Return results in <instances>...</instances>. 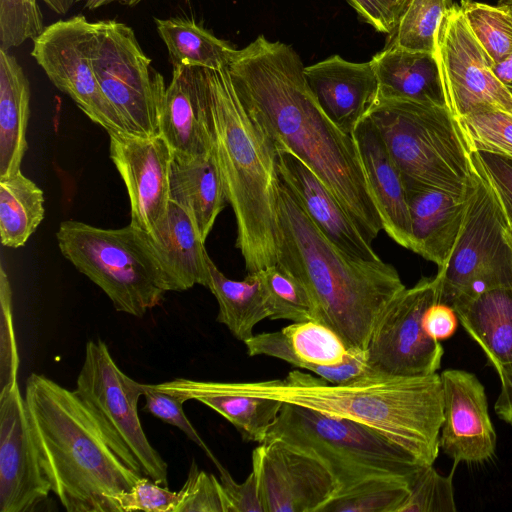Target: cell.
I'll return each mask as SVG.
<instances>
[{"label":"cell","instance_id":"42","mask_svg":"<svg viewBox=\"0 0 512 512\" xmlns=\"http://www.w3.org/2000/svg\"><path fill=\"white\" fill-rule=\"evenodd\" d=\"M145 405L143 410L150 413L156 418L177 427L180 429L190 440L197 444L211 459L214 465L218 468L221 463L217 460L205 442L202 440L197 430L186 417L183 411V399L152 387L151 384H145Z\"/></svg>","mask_w":512,"mask_h":512},{"label":"cell","instance_id":"46","mask_svg":"<svg viewBox=\"0 0 512 512\" xmlns=\"http://www.w3.org/2000/svg\"><path fill=\"white\" fill-rule=\"evenodd\" d=\"M220 483L228 504V512H264L256 474L251 471L242 483H237L221 465Z\"/></svg>","mask_w":512,"mask_h":512},{"label":"cell","instance_id":"28","mask_svg":"<svg viewBox=\"0 0 512 512\" xmlns=\"http://www.w3.org/2000/svg\"><path fill=\"white\" fill-rule=\"evenodd\" d=\"M451 307L498 374L512 366V286L456 301Z\"/></svg>","mask_w":512,"mask_h":512},{"label":"cell","instance_id":"11","mask_svg":"<svg viewBox=\"0 0 512 512\" xmlns=\"http://www.w3.org/2000/svg\"><path fill=\"white\" fill-rule=\"evenodd\" d=\"M75 392L93 412L128 464L162 486L168 465L150 444L139 419L138 401L145 384L126 375L101 339L89 340Z\"/></svg>","mask_w":512,"mask_h":512},{"label":"cell","instance_id":"47","mask_svg":"<svg viewBox=\"0 0 512 512\" xmlns=\"http://www.w3.org/2000/svg\"><path fill=\"white\" fill-rule=\"evenodd\" d=\"M408 0H347L380 33L394 32Z\"/></svg>","mask_w":512,"mask_h":512},{"label":"cell","instance_id":"56","mask_svg":"<svg viewBox=\"0 0 512 512\" xmlns=\"http://www.w3.org/2000/svg\"><path fill=\"white\" fill-rule=\"evenodd\" d=\"M506 87L508 88L509 92L512 94V83L506 85Z\"/></svg>","mask_w":512,"mask_h":512},{"label":"cell","instance_id":"41","mask_svg":"<svg viewBox=\"0 0 512 512\" xmlns=\"http://www.w3.org/2000/svg\"><path fill=\"white\" fill-rule=\"evenodd\" d=\"M179 492L175 512H228L220 480L199 469L193 460Z\"/></svg>","mask_w":512,"mask_h":512},{"label":"cell","instance_id":"50","mask_svg":"<svg viewBox=\"0 0 512 512\" xmlns=\"http://www.w3.org/2000/svg\"><path fill=\"white\" fill-rule=\"evenodd\" d=\"M492 71L497 79L505 86L512 83V53L494 63Z\"/></svg>","mask_w":512,"mask_h":512},{"label":"cell","instance_id":"24","mask_svg":"<svg viewBox=\"0 0 512 512\" xmlns=\"http://www.w3.org/2000/svg\"><path fill=\"white\" fill-rule=\"evenodd\" d=\"M412 225L411 250L442 268L458 238L465 196L413 183L405 184Z\"/></svg>","mask_w":512,"mask_h":512},{"label":"cell","instance_id":"45","mask_svg":"<svg viewBox=\"0 0 512 512\" xmlns=\"http://www.w3.org/2000/svg\"><path fill=\"white\" fill-rule=\"evenodd\" d=\"M0 303H1V387L18 378L19 354L12 315V291L7 272L0 266Z\"/></svg>","mask_w":512,"mask_h":512},{"label":"cell","instance_id":"39","mask_svg":"<svg viewBox=\"0 0 512 512\" xmlns=\"http://www.w3.org/2000/svg\"><path fill=\"white\" fill-rule=\"evenodd\" d=\"M440 475L433 465L418 467L409 478V496L399 512H455L453 474Z\"/></svg>","mask_w":512,"mask_h":512},{"label":"cell","instance_id":"3","mask_svg":"<svg viewBox=\"0 0 512 512\" xmlns=\"http://www.w3.org/2000/svg\"><path fill=\"white\" fill-rule=\"evenodd\" d=\"M24 398L42 472L68 512H121L118 496L144 474L126 461L79 395L32 373Z\"/></svg>","mask_w":512,"mask_h":512},{"label":"cell","instance_id":"7","mask_svg":"<svg viewBox=\"0 0 512 512\" xmlns=\"http://www.w3.org/2000/svg\"><path fill=\"white\" fill-rule=\"evenodd\" d=\"M367 116L405 184L464 195L471 171L470 152L447 106L378 96Z\"/></svg>","mask_w":512,"mask_h":512},{"label":"cell","instance_id":"26","mask_svg":"<svg viewBox=\"0 0 512 512\" xmlns=\"http://www.w3.org/2000/svg\"><path fill=\"white\" fill-rule=\"evenodd\" d=\"M169 200L187 211L206 241L228 202L213 149L203 155L172 150Z\"/></svg>","mask_w":512,"mask_h":512},{"label":"cell","instance_id":"12","mask_svg":"<svg viewBox=\"0 0 512 512\" xmlns=\"http://www.w3.org/2000/svg\"><path fill=\"white\" fill-rule=\"evenodd\" d=\"M439 300L436 277L405 288L376 323L366 348L368 367L392 376L423 377L439 369L443 347L423 329L427 308Z\"/></svg>","mask_w":512,"mask_h":512},{"label":"cell","instance_id":"36","mask_svg":"<svg viewBox=\"0 0 512 512\" xmlns=\"http://www.w3.org/2000/svg\"><path fill=\"white\" fill-rule=\"evenodd\" d=\"M469 152H488L512 159V115L480 106L455 118Z\"/></svg>","mask_w":512,"mask_h":512},{"label":"cell","instance_id":"32","mask_svg":"<svg viewBox=\"0 0 512 512\" xmlns=\"http://www.w3.org/2000/svg\"><path fill=\"white\" fill-rule=\"evenodd\" d=\"M173 66L221 70L238 50L188 17L154 18Z\"/></svg>","mask_w":512,"mask_h":512},{"label":"cell","instance_id":"15","mask_svg":"<svg viewBox=\"0 0 512 512\" xmlns=\"http://www.w3.org/2000/svg\"><path fill=\"white\" fill-rule=\"evenodd\" d=\"M264 512H320L338 484L318 459L279 439H268L252 452Z\"/></svg>","mask_w":512,"mask_h":512},{"label":"cell","instance_id":"44","mask_svg":"<svg viewBox=\"0 0 512 512\" xmlns=\"http://www.w3.org/2000/svg\"><path fill=\"white\" fill-rule=\"evenodd\" d=\"M178 501V491H170L145 475L118 496L121 512H175Z\"/></svg>","mask_w":512,"mask_h":512},{"label":"cell","instance_id":"40","mask_svg":"<svg viewBox=\"0 0 512 512\" xmlns=\"http://www.w3.org/2000/svg\"><path fill=\"white\" fill-rule=\"evenodd\" d=\"M37 0H0V49L8 51L44 31Z\"/></svg>","mask_w":512,"mask_h":512},{"label":"cell","instance_id":"21","mask_svg":"<svg viewBox=\"0 0 512 512\" xmlns=\"http://www.w3.org/2000/svg\"><path fill=\"white\" fill-rule=\"evenodd\" d=\"M304 74L324 113L350 135L378 98V80L370 61L350 62L332 55L306 66Z\"/></svg>","mask_w":512,"mask_h":512},{"label":"cell","instance_id":"18","mask_svg":"<svg viewBox=\"0 0 512 512\" xmlns=\"http://www.w3.org/2000/svg\"><path fill=\"white\" fill-rule=\"evenodd\" d=\"M244 344L249 356L275 357L331 383L353 380L369 368L366 350L348 348L332 329L315 320L253 335Z\"/></svg>","mask_w":512,"mask_h":512},{"label":"cell","instance_id":"13","mask_svg":"<svg viewBox=\"0 0 512 512\" xmlns=\"http://www.w3.org/2000/svg\"><path fill=\"white\" fill-rule=\"evenodd\" d=\"M93 22L83 15L58 20L33 41L31 55L52 84L68 95L95 124L127 132L104 95L92 65Z\"/></svg>","mask_w":512,"mask_h":512},{"label":"cell","instance_id":"1","mask_svg":"<svg viewBox=\"0 0 512 512\" xmlns=\"http://www.w3.org/2000/svg\"><path fill=\"white\" fill-rule=\"evenodd\" d=\"M304 68L290 45L259 35L238 50L227 71L240 100L275 145L291 151L320 178L372 244L383 222L356 142L324 113Z\"/></svg>","mask_w":512,"mask_h":512},{"label":"cell","instance_id":"5","mask_svg":"<svg viewBox=\"0 0 512 512\" xmlns=\"http://www.w3.org/2000/svg\"><path fill=\"white\" fill-rule=\"evenodd\" d=\"M203 69L213 154L236 220V247L247 273L258 272L277 263L276 146L240 100L227 68Z\"/></svg>","mask_w":512,"mask_h":512},{"label":"cell","instance_id":"55","mask_svg":"<svg viewBox=\"0 0 512 512\" xmlns=\"http://www.w3.org/2000/svg\"><path fill=\"white\" fill-rule=\"evenodd\" d=\"M510 26H511V32H512V7L510 10Z\"/></svg>","mask_w":512,"mask_h":512},{"label":"cell","instance_id":"33","mask_svg":"<svg viewBox=\"0 0 512 512\" xmlns=\"http://www.w3.org/2000/svg\"><path fill=\"white\" fill-rule=\"evenodd\" d=\"M44 214L42 189L21 170L0 177V238L3 246H24Z\"/></svg>","mask_w":512,"mask_h":512},{"label":"cell","instance_id":"48","mask_svg":"<svg viewBox=\"0 0 512 512\" xmlns=\"http://www.w3.org/2000/svg\"><path fill=\"white\" fill-rule=\"evenodd\" d=\"M458 321L457 314L451 306L436 302L425 311L422 326L429 337L440 342L453 336Z\"/></svg>","mask_w":512,"mask_h":512},{"label":"cell","instance_id":"4","mask_svg":"<svg viewBox=\"0 0 512 512\" xmlns=\"http://www.w3.org/2000/svg\"><path fill=\"white\" fill-rule=\"evenodd\" d=\"M223 385L237 393L355 421L397 444L422 465H433L439 453L443 391L437 373L399 377L368 368L353 380L331 383L295 369L284 379Z\"/></svg>","mask_w":512,"mask_h":512},{"label":"cell","instance_id":"6","mask_svg":"<svg viewBox=\"0 0 512 512\" xmlns=\"http://www.w3.org/2000/svg\"><path fill=\"white\" fill-rule=\"evenodd\" d=\"M56 239L61 254L119 312L142 317L174 291L151 236L131 224L105 229L70 219L60 223Z\"/></svg>","mask_w":512,"mask_h":512},{"label":"cell","instance_id":"8","mask_svg":"<svg viewBox=\"0 0 512 512\" xmlns=\"http://www.w3.org/2000/svg\"><path fill=\"white\" fill-rule=\"evenodd\" d=\"M268 439L282 440L320 460L338 484L336 494L376 478L409 482L422 466L403 448L367 426L286 402Z\"/></svg>","mask_w":512,"mask_h":512},{"label":"cell","instance_id":"22","mask_svg":"<svg viewBox=\"0 0 512 512\" xmlns=\"http://www.w3.org/2000/svg\"><path fill=\"white\" fill-rule=\"evenodd\" d=\"M365 176L380 213L383 230L400 246L412 248V225L403 176L385 143L366 115L354 129Z\"/></svg>","mask_w":512,"mask_h":512},{"label":"cell","instance_id":"54","mask_svg":"<svg viewBox=\"0 0 512 512\" xmlns=\"http://www.w3.org/2000/svg\"><path fill=\"white\" fill-rule=\"evenodd\" d=\"M501 2H503V4H506L510 7H512V0H500Z\"/></svg>","mask_w":512,"mask_h":512},{"label":"cell","instance_id":"23","mask_svg":"<svg viewBox=\"0 0 512 512\" xmlns=\"http://www.w3.org/2000/svg\"><path fill=\"white\" fill-rule=\"evenodd\" d=\"M160 135L172 150L208 154L213 149L207 85L203 68L173 66L166 87Z\"/></svg>","mask_w":512,"mask_h":512},{"label":"cell","instance_id":"34","mask_svg":"<svg viewBox=\"0 0 512 512\" xmlns=\"http://www.w3.org/2000/svg\"><path fill=\"white\" fill-rule=\"evenodd\" d=\"M271 320H315L316 312L305 286L278 264L258 271Z\"/></svg>","mask_w":512,"mask_h":512},{"label":"cell","instance_id":"17","mask_svg":"<svg viewBox=\"0 0 512 512\" xmlns=\"http://www.w3.org/2000/svg\"><path fill=\"white\" fill-rule=\"evenodd\" d=\"M109 154L130 201V224L154 236L169 207L172 148L161 136L110 132Z\"/></svg>","mask_w":512,"mask_h":512},{"label":"cell","instance_id":"52","mask_svg":"<svg viewBox=\"0 0 512 512\" xmlns=\"http://www.w3.org/2000/svg\"><path fill=\"white\" fill-rule=\"evenodd\" d=\"M52 11L57 14H66L76 3V0H42Z\"/></svg>","mask_w":512,"mask_h":512},{"label":"cell","instance_id":"2","mask_svg":"<svg viewBox=\"0 0 512 512\" xmlns=\"http://www.w3.org/2000/svg\"><path fill=\"white\" fill-rule=\"evenodd\" d=\"M277 263L307 289L316 321L332 329L348 348L366 350L371 333L406 287L396 268L381 260L355 259L315 225L279 176Z\"/></svg>","mask_w":512,"mask_h":512},{"label":"cell","instance_id":"38","mask_svg":"<svg viewBox=\"0 0 512 512\" xmlns=\"http://www.w3.org/2000/svg\"><path fill=\"white\" fill-rule=\"evenodd\" d=\"M449 8V0H408L392 44L410 51L435 53L437 32Z\"/></svg>","mask_w":512,"mask_h":512},{"label":"cell","instance_id":"29","mask_svg":"<svg viewBox=\"0 0 512 512\" xmlns=\"http://www.w3.org/2000/svg\"><path fill=\"white\" fill-rule=\"evenodd\" d=\"M151 238L172 279L174 291H185L197 284L207 287L209 254L186 210L169 201L165 220Z\"/></svg>","mask_w":512,"mask_h":512},{"label":"cell","instance_id":"43","mask_svg":"<svg viewBox=\"0 0 512 512\" xmlns=\"http://www.w3.org/2000/svg\"><path fill=\"white\" fill-rule=\"evenodd\" d=\"M470 161L491 188L498 204L512 226V159L488 152H470Z\"/></svg>","mask_w":512,"mask_h":512},{"label":"cell","instance_id":"53","mask_svg":"<svg viewBox=\"0 0 512 512\" xmlns=\"http://www.w3.org/2000/svg\"><path fill=\"white\" fill-rule=\"evenodd\" d=\"M504 237L512 249V226L507 224L504 228Z\"/></svg>","mask_w":512,"mask_h":512},{"label":"cell","instance_id":"19","mask_svg":"<svg viewBox=\"0 0 512 512\" xmlns=\"http://www.w3.org/2000/svg\"><path fill=\"white\" fill-rule=\"evenodd\" d=\"M443 422L439 448L454 464L490 460L497 436L488 411L485 388L475 374L460 369L444 370Z\"/></svg>","mask_w":512,"mask_h":512},{"label":"cell","instance_id":"35","mask_svg":"<svg viewBox=\"0 0 512 512\" xmlns=\"http://www.w3.org/2000/svg\"><path fill=\"white\" fill-rule=\"evenodd\" d=\"M403 478H376L336 494L320 512H399L409 496Z\"/></svg>","mask_w":512,"mask_h":512},{"label":"cell","instance_id":"14","mask_svg":"<svg viewBox=\"0 0 512 512\" xmlns=\"http://www.w3.org/2000/svg\"><path fill=\"white\" fill-rule=\"evenodd\" d=\"M435 56L446 106L455 118L480 106L512 115V94L494 75L492 61L473 36L459 6L450 7L443 17Z\"/></svg>","mask_w":512,"mask_h":512},{"label":"cell","instance_id":"49","mask_svg":"<svg viewBox=\"0 0 512 512\" xmlns=\"http://www.w3.org/2000/svg\"><path fill=\"white\" fill-rule=\"evenodd\" d=\"M498 375L501 388L494 409L501 420L512 426V366Z\"/></svg>","mask_w":512,"mask_h":512},{"label":"cell","instance_id":"10","mask_svg":"<svg viewBox=\"0 0 512 512\" xmlns=\"http://www.w3.org/2000/svg\"><path fill=\"white\" fill-rule=\"evenodd\" d=\"M91 57L99 85L127 132L160 135L166 86L134 30L116 20L93 22Z\"/></svg>","mask_w":512,"mask_h":512},{"label":"cell","instance_id":"37","mask_svg":"<svg viewBox=\"0 0 512 512\" xmlns=\"http://www.w3.org/2000/svg\"><path fill=\"white\" fill-rule=\"evenodd\" d=\"M459 9L473 36L493 64L512 53L510 6L462 0Z\"/></svg>","mask_w":512,"mask_h":512},{"label":"cell","instance_id":"27","mask_svg":"<svg viewBox=\"0 0 512 512\" xmlns=\"http://www.w3.org/2000/svg\"><path fill=\"white\" fill-rule=\"evenodd\" d=\"M378 96L446 106L435 53L410 51L391 44L370 60Z\"/></svg>","mask_w":512,"mask_h":512},{"label":"cell","instance_id":"16","mask_svg":"<svg viewBox=\"0 0 512 512\" xmlns=\"http://www.w3.org/2000/svg\"><path fill=\"white\" fill-rule=\"evenodd\" d=\"M18 378L0 390V512H30L48 499Z\"/></svg>","mask_w":512,"mask_h":512},{"label":"cell","instance_id":"31","mask_svg":"<svg viewBox=\"0 0 512 512\" xmlns=\"http://www.w3.org/2000/svg\"><path fill=\"white\" fill-rule=\"evenodd\" d=\"M207 288L215 296L219 311L217 321L224 324L238 340L253 336L254 327L269 318L258 272L248 273L240 281L226 277L208 257Z\"/></svg>","mask_w":512,"mask_h":512},{"label":"cell","instance_id":"9","mask_svg":"<svg viewBox=\"0 0 512 512\" xmlns=\"http://www.w3.org/2000/svg\"><path fill=\"white\" fill-rule=\"evenodd\" d=\"M464 196L466 207L458 238L447 263L435 276L438 302L449 306L512 286V249L504 237L508 222L491 188L472 164Z\"/></svg>","mask_w":512,"mask_h":512},{"label":"cell","instance_id":"25","mask_svg":"<svg viewBox=\"0 0 512 512\" xmlns=\"http://www.w3.org/2000/svg\"><path fill=\"white\" fill-rule=\"evenodd\" d=\"M151 385L185 402L196 400L205 404L227 419L245 441L257 443L266 440L283 405V402L277 399L231 391L223 382L176 378Z\"/></svg>","mask_w":512,"mask_h":512},{"label":"cell","instance_id":"30","mask_svg":"<svg viewBox=\"0 0 512 512\" xmlns=\"http://www.w3.org/2000/svg\"><path fill=\"white\" fill-rule=\"evenodd\" d=\"M30 85L22 67L0 49V177L20 170L28 148Z\"/></svg>","mask_w":512,"mask_h":512},{"label":"cell","instance_id":"51","mask_svg":"<svg viewBox=\"0 0 512 512\" xmlns=\"http://www.w3.org/2000/svg\"><path fill=\"white\" fill-rule=\"evenodd\" d=\"M142 0H76L82 4V6L88 10L98 9L102 6L108 5L110 3H121L128 6H134L141 2Z\"/></svg>","mask_w":512,"mask_h":512},{"label":"cell","instance_id":"20","mask_svg":"<svg viewBox=\"0 0 512 512\" xmlns=\"http://www.w3.org/2000/svg\"><path fill=\"white\" fill-rule=\"evenodd\" d=\"M276 155L280 178L319 230L350 257L379 260L372 245L320 178L288 149L276 146Z\"/></svg>","mask_w":512,"mask_h":512}]
</instances>
